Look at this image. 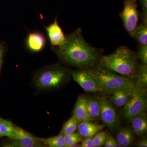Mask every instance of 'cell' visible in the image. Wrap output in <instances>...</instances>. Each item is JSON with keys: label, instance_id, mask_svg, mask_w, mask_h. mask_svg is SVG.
Instances as JSON below:
<instances>
[{"label": "cell", "instance_id": "obj_18", "mask_svg": "<svg viewBox=\"0 0 147 147\" xmlns=\"http://www.w3.org/2000/svg\"><path fill=\"white\" fill-rule=\"evenodd\" d=\"M133 38L139 45H147V19L142 20L135 30Z\"/></svg>", "mask_w": 147, "mask_h": 147}, {"label": "cell", "instance_id": "obj_27", "mask_svg": "<svg viewBox=\"0 0 147 147\" xmlns=\"http://www.w3.org/2000/svg\"><path fill=\"white\" fill-rule=\"evenodd\" d=\"M7 50V46L5 43L0 41V65H2L3 62V59L5 54Z\"/></svg>", "mask_w": 147, "mask_h": 147}, {"label": "cell", "instance_id": "obj_12", "mask_svg": "<svg viewBox=\"0 0 147 147\" xmlns=\"http://www.w3.org/2000/svg\"><path fill=\"white\" fill-rule=\"evenodd\" d=\"M73 114L80 122L91 121L87 109V97L84 96L78 97L74 109Z\"/></svg>", "mask_w": 147, "mask_h": 147}, {"label": "cell", "instance_id": "obj_34", "mask_svg": "<svg viewBox=\"0 0 147 147\" xmlns=\"http://www.w3.org/2000/svg\"><path fill=\"white\" fill-rule=\"evenodd\" d=\"M1 118L0 117V128H1Z\"/></svg>", "mask_w": 147, "mask_h": 147}, {"label": "cell", "instance_id": "obj_32", "mask_svg": "<svg viewBox=\"0 0 147 147\" xmlns=\"http://www.w3.org/2000/svg\"><path fill=\"white\" fill-rule=\"evenodd\" d=\"M80 145L79 144H76L74 145V146H72V147H80Z\"/></svg>", "mask_w": 147, "mask_h": 147}, {"label": "cell", "instance_id": "obj_5", "mask_svg": "<svg viewBox=\"0 0 147 147\" xmlns=\"http://www.w3.org/2000/svg\"><path fill=\"white\" fill-rule=\"evenodd\" d=\"M135 84L132 95L129 100L124 105L123 109L125 117L130 121L138 114L145 113L147 107V93L146 87L135 79Z\"/></svg>", "mask_w": 147, "mask_h": 147}, {"label": "cell", "instance_id": "obj_30", "mask_svg": "<svg viewBox=\"0 0 147 147\" xmlns=\"http://www.w3.org/2000/svg\"><path fill=\"white\" fill-rule=\"evenodd\" d=\"M135 145H136V146L138 147H147V139H142V140L136 142L135 143Z\"/></svg>", "mask_w": 147, "mask_h": 147}, {"label": "cell", "instance_id": "obj_23", "mask_svg": "<svg viewBox=\"0 0 147 147\" xmlns=\"http://www.w3.org/2000/svg\"><path fill=\"white\" fill-rule=\"evenodd\" d=\"M139 82L145 87L147 85V65L141 63L139 65L138 76Z\"/></svg>", "mask_w": 147, "mask_h": 147}, {"label": "cell", "instance_id": "obj_33", "mask_svg": "<svg viewBox=\"0 0 147 147\" xmlns=\"http://www.w3.org/2000/svg\"><path fill=\"white\" fill-rule=\"evenodd\" d=\"M2 65V64L0 65V73H1V69Z\"/></svg>", "mask_w": 147, "mask_h": 147}, {"label": "cell", "instance_id": "obj_3", "mask_svg": "<svg viewBox=\"0 0 147 147\" xmlns=\"http://www.w3.org/2000/svg\"><path fill=\"white\" fill-rule=\"evenodd\" d=\"M86 70L98 81L102 92L106 93L111 94L118 90L131 88L135 86L134 80L99 65Z\"/></svg>", "mask_w": 147, "mask_h": 147}, {"label": "cell", "instance_id": "obj_1", "mask_svg": "<svg viewBox=\"0 0 147 147\" xmlns=\"http://www.w3.org/2000/svg\"><path fill=\"white\" fill-rule=\"evenodd\" d=\"M52 48L63 62L82 70L99 65L102 50L86 42L81 29L66 36L62 44Z\"/></svg>", "mask_w": 147, "mask_h": 147}, {"label": "cell", "instance_id": "obj_4", "mask_svg": "<svg viewBox=\"0 0 147 147\" xmlns=\"http://www.w3.org/2000/svg\"><path fill=\"white\" fill-rule=\"evenodd\" d=\"M68 69L56 65L49 67L38 73L36 79L37 87L41 89H52L59 86L67 79Z\"/></svg>", "mask_w": 147, "mask_h": 147}, {"label": "cell", "instance_id": "obj_14", "mask_svg": "<svg viewBox=\"0 0 147 147\" xmlns=\"http://www.w3.org/2000/svg\"><path fill=\"white\" fill-rule=\"evenodd\" d=\"M132 124L133 131L137 134H144L147 130V120L145 113L138 114L130 120Z\"/></svg>", "mask_w": 147, "mask_h": 147}, {"label": "cell", "instance_id": "obj_2", "mask_svg": "<svg viewBox=\"0 0 147 147\" xmlns=\"http://www.w3.org/2000/svg\"><path fill=\"white\" fill-rule=\"evenodd\" d=\"M137 54L126 46L117 48L112 54L101 56L99 65L121 75L135 80L138 78L139 63Z\"/></svg>", "mask_w": 147, "mask_h": 147}, {"label": "cell", "instance_id": "obj_29", "mask_svg": "<svg viewBox=\"0 0 147 147\" xmlns=\"http://www.w3.org/2000/svg\"><path fill=\"white\" fill-rule=\"evenodd\" d=\"M142 20L147 19V0H141Z\"/></svg>", "mask_w": 147, "mask_h": 147}, {"label": "cell", "instance_id": "obj_20", "mask_svg": "<svg viewBox=\"0 0 147 147\" xmlns=\"http://www.w3.org/2000/svg\"><path fill=\"white\" fill-rule=\"evenodd\" d=\"M80 122L76 117L73 115L64 125L61 131V134L64 135L71 134L75 132L78 128Z\"/></svg>", "mask_w": 147, "mask_h": 147}, {"label": "cell", "instance_id": "obj_28", "mask_svg": "<svg viewBox=\"0 0 147 147\" xmlns=\"http://www.w3.org/2000/svg\"><path fill=\"white\" fill-rule=\"evenodd\" d=\"M80 146L81 147H95L92 137L86 138V139L82 141Z\"/></svg>", "mask_w": 147, "mask_h": 147}, {"label": "cell", "instance_id": "obj_15", "mask_svg": "<svg viewBox=\"0 0 147 147\" xmlns=\"http://www.w3.org/2000/svg\"><path fill=\"white\" fill-rule=\"evenodd\" d=\"M134 131L129 127H121L119 129L117 135V142L123 147H128L132 144L134 140Z\"/></svg>", "mask_w": 147, "mask_h": 147}, {"label": "cell", "instance_id": "obj_19", "mask_svg": "<svg viewBox=\"0 0 147 147\" xmlns=\"http://www.w3.org/2000/svg\"><path fill=\"white\" fill-rule=\"evenodd\" d=\"M15 135V126L9 121L1 118L0 137H7L13 140Z\"/></svg>", "mask_w": 147, "mask_h": 147}, {"label": "cell", "instance_id": "obj_31", "mask_svg": "<svg viewBox=\"0 0 147 147\" xmlns=\"http://www.w3.org/2000/svg\"><path fill=\"white\" fill-rule=\"evenodd\" d=\"M123 146H121L120 144H119V143H118L117 142L115 144V147H122Z\"/></svg>", "mask_w": 147, "mask_h": 147}, {"label": "cell", "instance_id": "obj_7", "mask_svg": "<svg viewBox=\"0 0 147 147\" xmlns=\"http://www.w3.org/2000/svg\"><path fill=\"white\" fill-rule=\"evenodd\" d=\"M13 141L7 143L5 147H41L45 145L40 140L25 131L22 128L15 126V135Z\"/></svg>", "mask_w": 147, "mask_h": 147}, {"label": "cell", "instance_id": "obj_25", "mask_svg": "<svg viewBox=\"0 0 147 147\" xmlns=\"http://www.w3.org/2000/svg\"><path fill=\"white\" fill-rule=\"evenodd\" d=\"M137 55L142 63L147 65V45H139Z\"/></svg>", "mask_w": 147, "mask_h": 147}, {"label": "cell", "instance_id": "obj_9", "mask_svg": "<svg viewBox=\"0 0 147 147\" xmlns=\"http://www.w3.org/2000/svg\"><path fill=\"white\" fill-rule=\"evenodd\" d=\"M71 74L74 80L86 91L102 92L98 81L86 70L72 71Z\"/></svg>", "mask_w": 147, "mask_h": 147}, {"label": "cell", "instance_id": "obj_22", "mask_svg": "<svg viewBox=\"0 0 147 147\" xmlns=\"http://www.w3.org/2000/svg\"><path fill=\"white\" fill-rule=\"evenodd\" d=\"M78 132L63 135L64 147H72L74 145L82 142V138Z\"/></svg>", "mask_w": 147, "mask_h": 147}, {"label": "cell", "instance_id": "obj_11", "mask_svg": "<svg viewBox=\"0 0 147 147\" xmlns=\"http://www.w3.org/2000/svg\"><path fill=\"white\" fill-rule=\"evenodd\" d=\"M27 46L32 52H38L43 50L46 44V39L41 33H30L27 37Z\"/></svg>", "mask_w": 147, "mask_h": 147}, {"label": "cell", "instance_id": "obj_13", "mask_svg": "<svg viewBox=\"0 0 147 147\" xmlns=\"http://www.w3.org/2000/svg\"><path fill=\"white\" fill-rule=\"evenodd\" d=\"M103 125L94 123L90 121H82L78 125V133L84 138L92 137L98 132L101 131L103 128Z\"/></svg>", "mask_w": 147, "mask_h": 147}, {"label": "cell", "instance_id": "obj_26", "mask_svg": "<svg viewBox=\"0 0 147 147\" xmlns=\"http://www.w3.org/2000/svg\"><path fill=\"white\" fill-rule=\"evenodd\" d=\"M117 141L112 136L111 134H108L106 136L104 146L105 147H115V145Z\"/></svg>", "mask_w": 147, "mask_h": 147}, {"label": "cell", "instance_id": "obj_16", "mask_svg": "<svg viewBox=\"0 0 147 147\" xmlns=\"http://www.w3.org/2000/svg\"><path fill=\"white\" fill-rule=\"evenodd\" d=\"M134 88L122 89L113 92L112 100L114 103L118 107L124 106L131 98Z\"/></svg>", "mask_w": 147, "mask_h": 147}, {"label": "cell", "instance_id": "obj_10", "mask_svg": "<svg viewBox=\"0 0 147 147\" xmlns=\"http://www.w3.org/2000/svg\"><path fill=\"white\" fill-rule=\"evenodd\" d=\"M45 28L52 46H59L64 42L66 36L58 24L57 18H55L54 22L49 26H45Z\"/></svg>", "mask_w": 147, "mask_h": 147}, {"label": "cell", "instance_id": "obj_24", "mask_svg": "<svg viewBox=\"0 0 147 147\" xmlns=\"http://www.w3.org/2000/svg\"><path fill=\"white\" fill-rule=\"evenodd\" d=\"M94 137H93L94 146L99 147L102 146L104 145L107 134L105 131H100L98 132Z\"/></svg>", "mask_w": 147, "mask_h": 147}, {"label": "cell", "instance_id": "obj_17", "mask_svg": "<svg viewBox=\"0 0 147 147\" xmlns=\"http://www.w3.org/2000/svg\"><path fill=\"white\" fill-rule=\"evenodd\" d=\"M87 107L91 120H97L100 118V104L98 98L94 96L87 97Z\"/></svg>", "mask_w": 147, "mask_h": 147}, {"label": "cell", "instance_id": "obj_21", "mask_svg": "<svg viewBox=\"0 0 147 147\" xmlns=\"http://www.w3.org/2000/svg\"><path fill=\"white\" fill-rule=\"evenodd\" d=\"M40 140L45 146L49 147H63L65 142L63 135L61 134L49 138H42Z\"/></svg>", "mask_w": 147, "mask_h": 147}, {"label": "cell", "instance_id": "obj_6", "mask_svg": "<svg viewBox=\"0 0 147 147\" xmlns=\"http://www.w3.org/2000/svg\"><path fill=\"white\" fill-rule=\"evenodd\" d=\"M136 1L137 0H125L123 10L119 13L125 29L132 37L138 26L139 16Z\"/></svg>", "mask_w": 147, "mask_h": 147}, {"label": "cell", "instance_id": "obj_8", "mask_svg": "<svg viewBox=\"0 0 147 147\" xmlns=\"http://www.w3.org/2000/svg\"><path fill=\"white\" fill-rule=\"evenodd\" d=\"M100 104V118L109 129L113 130L119 124V116L111 102L105 98H98Z\"/></svg>", "mask_w": 147, "mask_h": 147}]
</instances>
